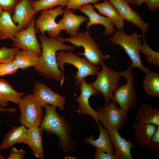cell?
I'll return each instance as SVG.
<instances>
[{
  "instance_id": "17",
  "label": "cell",
  "mask_w": 159,
  "mask_h": 159,
  "mask_svg": "<svg viewBox=\"0 0 159 159\" xmlns=\"http://www.w3.org/2000/svg\"><path fill=\"white\" fill-rule=\"evenodd\" d=\"M62 18L57 23L61 31L65 30L66 33L71 36L77 34L82 23L88 21L85 16L76 15L72 10H66L62 14Z\"/></svg>"
},
{
  "instance_id": "7",
  "label": "cell",
  "mask_w": 159,
  "mask_h": 159,
  "mask_svg": "<svg viewBox=\"0 0 159 159\" xmlns=\"http://www.w3.org/2000/svg\"><path fill=\"white\" fill-rule=\"evenodd\" d=\"M132 69L130 66L125 71H122V76L126 79V82L117 88L111 100L126 112L137 107L136 86Z\"/></svg>"
},
{
  "instance_id": "6",
  "label": "cell",
  "mask_w": 159,
  "mask_h": 159,
  "mask_svg": "<svg viewBox=\"0 0 159 159\" xmlns=\"http://www.w3.org/2000/svg\"><path fill=\"white\" fill-rule=\"evenodd\" d=\"M18 106L19 123L28 128L40 126L44 116L43 107L33 93L23 96Z\"/></svg>"
},
{
  "instance_id": "14",
  "label": "cell",
  "mask_w": 159,
  "mask_h": 159,
  "mask_svg": "<svg viewBox=\"0 0 159 159\" xmlns=\"http://www.w3.org/2000/svg\"><path fill=\"white\" fill-rule=\"evenodd\" d=\"M114 6L122 18L138 27L142 33L145 35L149 24L130 7L127 0H108Z\"/></svg>"
},
{
  "instance_id": "3",
  "label": "cell",
  "mask_w": 159,
  "mask_h": 159,
  "mask_svg": "<svg viewBox=\"0 0 159 159\" xmlns=\"http://www.w3.org/2000/svg\"><path fill=\"white\" fill-rule=\"evenodd\" d=\"M60 50L56 54V61L59 69L64 72H65V64H70L77 68V71L76 75H73L75 80L76 87L87 77L90 75H96L100 71L98 65L94 64L88 60L85 57H81L73 53L71 51L66 52Z\"/></svg>"
},
{
  "instance_id": "23",
  "label": "cell",
  "mask_w": 159,
  "mask_h": 159,
  "mask_svg": "<svg viewBox=\"0 0 159 159\" xmlns=\"http://www.w3.org/2000/svg\"><path fill=\"white\" fill-rule=\"evenodd\" d=\"M132 126L136 142L140 146L147 147L155 133L157 127L154 125L133 122Z\"/></svg>"
},
{
  "instance_id": "40",
  "label": "cell",
  "mask_w": 159,
  "mask_h": 159,
  "mask_svg": "<svg viewBox=\"0 0 159 159\" xmlns=\"http://www.w3.org/2000/svg\"><path fill=\"white\" fill-rule=\"evenodd\" d=\"M144 0H135V4L137 6H140L144 3Z\"/></svg>"
},
{
  "instance_id": "24",
  "label": "cell",
  "mask_w": 159,
  "mask_h": 159,
  "mask_svg": "<svg viewBox=\"0 0 159 159\" xmlns=\"http://www.w3.org/2000/svg\"><path fill=\"white\" fill-rule=\"evenodd\" d=\"M137 123L151 124L159 126V110L150 104H144L139 109L135 115Z\"/></svg>"
},
{
  "instance_id": "12",
  "label": "cell",
  "mask_w": 159,
  "mask_h": 159,
  "mask_svg": "<svg viewBox=\"0 0 159 159\" xmlns=\"http://www.w3.org/2000/svg\"><path fill=\"white\" fill-rule=\"evenodd\" d=\"M33 91V94L43 107L49 105L58 107L61 111L64 109L67 101L66 97L54 92L45 84L35 81Z\"/></svg>"
},
{
  "instance_id": "13",
  "label": "cell",
  "mask_w": 159,
  "mask_h": 159,
  "mask_svg": "<svg viewBox=\"0 0 159 159\" xmlns=\"http://www.w3.org/2000/svg\"><path fill=\"white\" fill-rule=\"evenodd\" d=\"M78 86L80 94L75 99L79 104L77 112L80 114H86L90 116L98 125L99 123L97 112L91 107L89 100L91 96H95L99 92L92 87L90 83H86L85 80Z\"/></svg>"
},
{
  "instance_id": "20",
  "label": "cell",
  "mask_w": 159,
  "mask_h": 159,
  "mask_svg": "<svg viewBox=\"0 0 159 159\" xmlns=\"http://www.w3.org/2000/svg\"><path fill=\"white\" fill-rule=\"evenodd\" d=\"M42 134L39 127L28 128L26 136L24 143L29 146L36 157L44 159V150Z\"/></svg>"
},
{
  "instance_id": "26",
  "label": "cell",
  "mask_w": 159,
  "mask_h": 159,
  "mask_svg": "<svg viewBox=\"0 0 159 159\" xmlns=\"http://www.w3.org/2000/svg\"><path fill=\"white\" fill-rule=\"evenodd\" d=\"M18 32L17 25L12 19L11 14L3 10L0 16V41L9 39L13 41Z\"/></svg>"
},
{
  "instance_id": "32",
  "label": "cell",
  "mask_w": 159,
  "mask_h": 159,
  "mask_svg": "<svg viewBox=\"0 0 159 159\" xmlns=\"http://www.w3.org/2000/svg\"><path fill=\"white\" fill-rule=\"evenodd\" d=\"M18 69L13 61L0 63V77L6 75H14Z\"/></svg>"
},
{
  "instance_id": "21",
  "label": "cell",
  "mask_w": 159,
  "mask_h": 159,
  "mask_svg": "<svg viewBox=\"0 0 159 159\" xmlns=\"http://www.w3.org/2000/svg\"><path fill=\"white\" fill-rule=\"evenodd\" d=\"M93 7L97 9L98 13L106 16L118 30L123 29L124 20L112 4L108 0L94 4Z\"/></svg>"
},
{
  "instance_id": "41",
  "label": "cell",
  "mask_w": 159,
  "mask_h": 159,
  "mask_svg": "<svg viewBox=\"0 0 159 159\" xmlns=\"http://www.w3.org/2000/svg\"><path fill=\"white\" fill-rule=\"evenodd\" d=\"M129 4L132 5L135 4V0H127Z\"/></svg>"
},
{
  "instance_id": "43",
  "label": "cell",
  "mask_w": 159,
  "mask_h": 159,
  "mask_svg": "<svg viewBox=\"0 0 159 159\" xmlns=\"http://www.w3.org/2000/svg\"><path fill=\"white\" fill-rule=\"evenodd\" d=\"M64 159H76L75 157H72L70 156H66L65 157Z\"/></svg>"
},
{
  "instance_id": "34",
  "label": "cell",
  "mask_w": 159,
  "mask_h": 159,
  "mask_svg": "<svg viewBox=\"0 0 159 159\" xmlns=\"http://www.w3.org/2000/svg\"><path fill=\"white\" fill-rule=\"evenodd\" d=\"M147 147L151 151H159V126H157L156 131L150 140Z\"/></svg>"
},
{
  "instance_id": "19",
  "label": "cell",
  "mask_w": 159,
  "mask_h": 159,
  "mask_svg": "<svg viewBox=\"0 0 159 159\" xmlns=\"http://www.w3.org/2000/svg\"><path fill=\"white\" fill-rule=\"evenodd\" d=\"M98 125L100 130L98 138L95 140L94 135H91L88 138H84V142L94 146L96 149L114 155L113 145L109 132L105 130L100 124L99 123Z\"/></svg>"
},
{
  "instance_id": "4",
  "label": "cell",
  "mask_w": 159,
  "mask_h": 159,
  "mask_svg": "<svg viewBox=\"0 0 159 159\" xmlns=\"http://www.w3.org/2000/svg\"><path fill=\"white\" fill-rule=\"evenodd\" d=\"M141 37V36L135 32L127 35L123 28L116 31L110 37L109 41L113 45H119L124 49L131 61V67L138 68L146 74L150 70L149 68L143 65L141 59L140 53L142 45Z\"/></svg>"
},
{
  "instance_id": "31",
  "label": "cell",
  "mask_w": 159,
  "mask_h": 159,
  "mask_svg": "<svg viewBox=\"0 0 159 159\" xmlns=\"http://www.w3.org/2000/svg\"><path fill=\"white\" fill-rule=\"evenodd\" d=\"M18 48H7L5 46L0 48V63L3 62L13 61Z\"/></svg>"
},
{
  "instance_id": "42",
  "label": "cell",
  "mask_w": 159,
  "mask_h": 159,
  "mask_svg": "<svg viewBox=\"0 0 159 159\" xmlns=\"http://www.w3.org/2000/svg\"><path fill=\"white\" fill-rule=\"evenodd\" d=\"M1 149L0 146V159H5V157L2 155L1 153Z\"/></svg>"
},
{
  "instance_id": "36",
  "label": "cell",
  "mask_w": 159,
  "mask_h": 159,
  "mask_svg": "<svg viewBox=\"0 0 159 159\" xmlns=\"http://www.w3.org/2000/svg\"><path fill=\"white\" fill-rule=\"evenodd\" d=\"M26 151L23 149L18 150L15 148H12L10 151L9 157L7 159H23Z\"/></svg>"
},
{
  "instance_id": "39",
  "label": "cell",
  "mask_w": 159,
  "mask_h": 159,
  "mask_svg": "<svg viewBox=\"0 0 159 159\" xmlns=\"http://www.w3.org/2000/svg\"><path fill=\"white\" fill-rule=\"evenodd\" d=\"M17 110L16 108L10 107L9 108H5L3 107L0 106V112H7L12 113H14Z\"/></svg>"
},
{
  "instance_id": "28",
  "label": "cell",
  "mask_w": 159,
  "mask_h": 159,
  "mask_svg": "<svg viewBox=\"0 0 159 159\" xmlns=\"http://www.w3.org/2000/svg\"><path fill=\"white\" fill-rule=\"evenodd\" d=\"M143 81V88L151 97H159V73L153 71L145 74Z\"/></svg>"
},
{
  "instance_id": "9",
  "label": "cell",
  "mask_w": 159,
  "mask_h": 159,
  "mask_svg": "<svg viewBox=\"0 0 159 159\" xmlns=\"http://www.w3.org/2000/svg\"><path fill=\"white\" fill-rule=\"evenodd\" d=\"M96 111L98 120L101 122L104 129L109 132L120 130L128 118L127 112L117 107L112 100Z\"/></svg>"
},
{
  "instance_id": "1",
  "label": "cell",
  "mask_w": 159,
  "mask_h": 159,
  "mask_svg": "<svg viewBox=\"0 0 159 159\" xmlns=\"http://www.w3.org/2000/svg\"><path fill=\"white\" fill-rule=\"evenodd\" d=\"M42 47L38 64L35 67V71L47 79H52L63 84L65 79L64 73L58 68L56 61V54L60 50L71 51L75 48L65 45L59 34L54 37H47L45 33H41L38 36Z\"/></svg>"
},
{
  "instance_id": "27",
  "label": "cell",
  "mask_w": 159,
  "mask_h": 159,
  "mask_svg": "<svg viewBox=\"0 0 159 159\" xmlns=\"http://www.w3.org/2000/svg\"><path fill=\"white\" fill-rule=\"evenodd\" d=\"M39 55L29 50H18L13 62L18 69L25 70L31 66L35 67L38 62Z\"/></svg>"
},
{
  "instance_id": "18",
  "label": "cell",
  "mask_w": 159,
  "mask_h": 159,
  "mask_svg": "<svg viewBox=\"0 0 159 159\" xmlns=\"http://www.w3.org/2000/svg\"><path fill=\"white\" fill-rule=\"evenodd\" d=\"M114 150V155L117 159H132L131 150L134 143L122 138L118 131L109 132Z\"/></svg>"
},
{
  "instance_id": "16",
  "label": "cell",
  "mask_w": 159,
  "mask_h": 159,
  "mask_svg": "<svg viewBox=\"0 0 159 159\" xmlns=\"http://www.w3.org/2000/svg\"><path fill=\"white\" fill-rule=\"evenodd\" d=\"M77 10L88 16L89 20L86 25V29L87 31H89L91 26L100 24L104 27V34L105 35L113 34L116 32L114 26L111 21L107 17L97 13L91 4H89L83 6Z\"/></svg>"
},
{
  "instance_id": "5",
  "label": "cell",
  "mask_w": 159,
  "mask_h": 159,
  "mask_svg": "<svg viewBox=\"0 0 159 159\" xmlns=\"http://www.w3.org/2000/svg\"><path fill=\"white\" fill-rule=\"evenodd\" d=\"M61 39L64 42H69L76 47H82L84 52L77 55L84 56L94 64L101 65L110 57V55L104 54L101 51L98 44L89 34L88 31L81 32L75 35L66 38L62 37Z\"/></svg>"
},
{
  "instance_id": "30",
  "label": "cell",
  "mask_w": 159,
  "mask_h": 159,
  "mask_svg": "<svg viewBox=\"0 0 159 159\" xmlns=\"http://www.w3.org/2000/svg\"><path fill=\"white\" fill-rule=\"evenodd\" d=\"M69 0H38L33 1V5L35 14L43 10L56 6H66Z\"/></svg>"
},
{
  "instance_id": "37",
  "label": "cell",
  "mask_w": 159,
  "mask_h": 159,
  "mask_svg": "<svg viewBox=\"0 0 159 159\" xmlns=\"http://www.w3.org/2000/svg\"><path fill=\"white\" fill-rule=\"evenodd\" d=\"M94 159H117L114 155L106 153L98 149H96Z\"/></svg>"
},
{
  "instance_id": "25",
  "label": "cell",
  "mask_w": 159,
  "mask_h": 159,
  "mask_svg": "<svg viewBox=\"0 0 159 159\" xmlns=\"http://www.w3.org/2000/svg\"><path fill=\"white\" fill-rule=\"evenodd\" d=\"M27 128L22 125L18 127H13L5 134L3 141L0 144L1 149L4 150L11 148L14 144L24 143L27 135Z\"/></svg>"
},
{
  "instance_id": "8",
  "label": "cell",
  "mask_w": 159,
  "mask_h": 159,
  "mask_svg": "<svg viewBox=\"0 0 159 159\" xmlns=\"http://www.w3.org/2000/svg\"><path fill=\"white\" fill-rule=\"evenodd\" d=\"M101 65L102 69L97 74L95 80L90 83L94 88L102 94L105 104L112 100L113 93L119 87L120 78L122 77V71L118 72L107 67L104 63Z\"/></svg>"
},
{
  "instance_id": "15",
  "label": "cell",
  "mask_w": 159,
  "mask_h": 159,
  "mask_svg": "<svg viewBox=\"0 0 159 159\" xmlns=\"http://www.w3.org/2000/svg\"><path fill=\"white\" fill-rule=\"evenodd\" d=\"M33 1V0H21L15 8L11 18L13 22L17 24L19 31L27 27L32 18L35 14Z\"/></svg>"
},
{
  "instance_id": "11",
  "label": "cell",
  "mask_w": 159,
  "mask_h": 159,
  "mask_svg": "<svg viewBox=\"0 0 159 159\" xmlns=\"http://www.w3.org/2000/svg\"><path fill=\"white\" fill-rule=\"evenodd\" d=\"M35 17L33 16L27 28L19 31L15 35L12 45L19 49L32 51L40 56L42 47L36 36Z\"/></svg>"
},
{
  "instance_id": "29",
  "label": "cell",
  "mask_w": 159,
  "mask_h": 159,
  "mask_svg": "<svg viewBox=\"0 0 159 159\" xmlns=\"http://www.w3.org/2000/svg\"><path fill=\"white\" fill-rule=\"evenodd\" d=\"M145 35H142L143 44L140 48L141 52L146 57L147 63L154 66H159V53L151 48L147 44Z\"/></svg>"
},
{
  "instance_id": "44",
  "label": "cell",
  "mask_w": 159,
  "mask_h": 159,
  "mask_svg": "<svg viewBox=\"0 0 159 159\" xmlns=\"http://www.w3.org/2000/svg\"><path fill=\"white\" fill-rule=\"evenodd\" d=\"M3 10L0 7V16L1 14L2 11H3Z\"/></svg>"
},
{
  "instance_id": "2",
  "label": "cell",
  "mask_w": 159,
  "mask_h": 159,
  "mask_svg": "<svg viewBox=\"0 0 159 159\" xmlns=\"http://www.w3.org/2000/svg\"><path fill=\"white\" fill-rule=\"evenodd\" d=\"M45 114L39 127L42 134H54L59 139L58 145L64 154L72 150L76 151V143L71 136L72 128L64 117L59 116L56 108L50 105L44 106Z\"/></svg>"
},
{
  "instance_id": "22",
  "label": "cell",
  "mask_w": 159,
  "mask_h": 159,
  "mask_svg": "<svg viewBox=\"0 0 159 159\" xmlns=\"http://www.w3.org/2000/svg\"><path fill=\"white\" fill-rule=\"evenodd\" d=\"M24 94L15 90L8 82L0 77V106L6 107L9 102L18 105Z\"/></svg>"
},
{
  "instance_id": "10",
  "label": "cell",
  "mask_w": 159,
  "mask_h": 159,
  "mask_svg": "<svg viewBox=\"0 0 159 159\" xmlns=\"http://www.w3.org/2000/svg\"><path fill=\"white\" fill-rule=\"evenodd\" d=\"M59 6L54 9L51 8L43 10L38 18L35 20V27L37 32L45 33L50 37H54L59 34L61 31L55 21L56 17L62 15L64 10Z\"/></svg>"
},
{
  "instance_id": "38",
  "label": "cell",
  "mask_w": 159,
  "mask_h": 159,
  "mask_svg": "<svg viewBox=\"0 0 159 159\" xmlns=\"http://www.w3.org/2000/svg\"><path fill=\"white\" fill-rule=\"evenodd\" d=\"M144 3L151 12L157 11L159 9V0H144Z\"/></svg>"
},
{
  "instance_id": "33",
  "label": "cell",
  "mask_w": 159,
  "mask_h": 159,
  "mask_svg": "<svg viewBox=\"0 0 159 159\" xmlns=\"http://www.w3.org/2000/svg\"><path fill=\"white\" fill-rule=\"evenodd\" d=\"M102 0H69L65 10H76L84 5L91 3L95 4Z\"/></svg>"
},
{
  "instance_id": "35",
  "label": "cell",
  "mask_w": 159,
  "mask_h": 159,
  "mask_svg": "<svg viewBox=\"0 0 159 159\" xmlns=\"http://www.w3.org/2000/svg\"><path fill=\"white\" fill-rule=\"evenodd\" d=\"M21 0H0V7L11 14L14 13L16 5Z\"/></svg>"
}]
</instances>
